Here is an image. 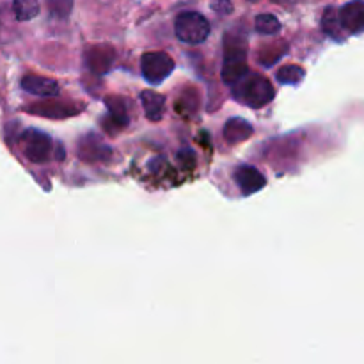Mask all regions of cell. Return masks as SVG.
I'll return each instance as SVG.
<instances>
[{"label":"cell","mask_w":364,"mask_h":364,"mask_svg":"<svg viewBox=\"0 0 364 364\" xmlns=\"http://www.w3.org/2000/svg\"><path fill=\"white\" fill-rule=\"evenodd\" d=\"M233 87L235 98L238 100L244 105L252 107V109H262L267 103H270L274 100V85L270 84V80L267 77L259 73H247L237 82V84L231 85Z\"/></svg>","instance_id":"cell-1"},{"label":"cell","mask_w":364,"mask_h":364,"mask_svg":"<svg viewBox=\"0 0 364 364\" xmlns=\"http://www.w3.org/2000/svg\"><path fill=\"white\" fill-rule=\"evenodd\" d=\"M247 48L245 39L238 36H226L224 39V63L223 80L233 85L249 71L247 68Z\"/></svg>","instance_id":"cell-2"},{"label":"cell","mask_w":364,"mask_h":364,"mask_svg":"<svg viewBox=\"0 0 364 364\" xmlns=\"http://www.w3.org/2000/svg\"><path fill=\"white\" fill-rule=\"evenodd\" d=\"M174 34L187 45H199L210 36V23L203 14L187 11V13L178 14L174 21Z\"/></svg>","instance_id":"cell-3"},{"label":"cell","mask_w":364,"mask_h":364,"mask_svg":"<svg viewBox=\"0 0 364 364\" xmlns=\"http://www.w3.org/2000/svg\"><path fill=\"white\" fill-rule=\"evenodd\" d=\"M21 149H23L25 156L31 160L32 164H45L48 162L52 156V139L48 134L36 128H28L21 134Z\"/></svg>","instance_id":"cell-4"},{"label":"cell","mask_w":364,"mask_h":364,"mask_svg":"<svg viewBox=\"0 0 364 364\" xmlns=\"http://www.w3.org/2000/svg\"><path fill=\"white\" fill-rule=\"evenodd\" d=\"M174 70V60L166 52H146L141 57L142 77L149 84H162Z\"/></svg>","instance_id":"cell-5"},{"label":"cell","mask_w":364,"mask_h":364,"mask_svg":"<svg viewBox=\"0 0 364 364\" xmlns=\"http://www.w3.org/2000/svg\"><path fill=\"white\" fill-rule=\"evenodd\" d=\"M78 156L87 164L109 162L112 156V148L100 135L87 134L78 141Z\"/></svg>","instance_id":"cell-6"},{"label":"cell","mask_w":364,"mask_h":364,"mask_svg":"<svg viewBox=\"0 0 364 364\" xmlns=\"http://www.w3.org/2000/svg\"><path fill=\"white\" fill-rule=\"evenodd\" d=\"M82 109L84 107L77 105V103L60 102V100L50 98L48 102L28 105L27 112L34 114V116L48 117V119H66V117H73L77 114H80Z\"/></svg>","instance_id":"cell-7"},{"label":"cell","mask_w":364,"mask_h":364,"mask_svg":"<svg viewBox=\"0 0 364 364\" xmlns=\"http://www.w3.org/2000/svg\"><path fill=\"white\" fill-rule=\"evenodd\" d=\"M105 105L109 112H107V116L102 119V127L105 128L107 134H119V132L124 130V128L128 127V123H130L127 103H124V100L119 98V96H107Z\"/></svg>","instance_id":"cell-8"},{"label":"cell","mask_w":364,"mask_h":364,"mask_svg":"<svg viewBox=\"0 0 364 364\" xmlns=\"http://www.w3.org/2000/svg\"><path fill=\"white\" fill-rule=\"evenodd\" d=\"M235 181H237L238 188H240V192L244 196L256 194V192H259L267 185L265 176L256 167L251 166L238 167L235 171Z\"/></svg>","instance_id":"cell-9"},{"label":"cell","mask_w":364,"mask_h":364,"mask_svg":"<svg viewBox=\"0 0 364 364\" xmlns=\"http://www.w3.org/2000/svg\"><path fill=\"white\" fill-rule=\"evenodd\" d=\"M338 20L341 28L348 32H359L364 28V2L363 0H352L345 4L338 11Z\"/></svg>","instance_id":"cell-10"},{"label":"cell","mask_w":364,"mask_h":364,"mask_svg":"<svg viewBox=\"0 0 364 364\" xmlns=\"http://www.w3.org/2000/svg\"><path fill=\"white\" fill-rule=\"evenodd\" d=\"M114 57H116V52L110 45H96L91 46L85 53V63L91 68L92 73L103 75L110 70L114 63Z\"/></svg>","instance_id":"cell-11"},{"label":"cell","mask_w":364,"mask_h":364,"mask_svg":"<svg viewBox=\"0 0 364 364\" xmlns=\"http://www.w3.org/2000/svg\"><path fill=\"white\" fill-rule=\"evenodd\" d=\"M21 87L34 96L41 98H55L59 95V84L53 78L39 77V75H25L21 78Z\"/></svg>","instance_id":"cell-12"},{"label":"cell","mask_w":364,"mask_h":364,"mask_svg":"<svg viewBox=\"0 0 364 364\" xmlns=\"http://www.w3.org/2000/svg\"><path fill=\"white\" fill-rule=\"evenodd\" d=\"M255 134V128L249 121L242 119V117H231L226 121L223 128V137L228 144H238V142H245L251 135Z\"/></svg>","instance_id":"cell-13"},{"label":"cell","mask_w":364,"mask_h":364,"mask_svg":"<svg viewBox=\"0 0 364 364\" xmlns=\"http://www.w3.org/2000/svg\"><path fill=\"white\" fill-rule=\"evenodd\" d=\"M141 103L144 109L146 117L149 121H160L164 117V109H166V100L162 95L155 91H142Z\"/></svg>","instance_id":"cell-14"},{"label":"cell","mask_w":364,"mask_h":364,"mask_svg":"<svg viewBox=\"0 0 364 364\" xmlns=\"http://www.w3.org/2000/svg\"><path fill=\"white\" fill-rule=\"evenodd\" d=\"M13 11L18 21H28L39 14V0H13Z\"/></svg>","instance_id":"cell-15"},{"label":"cell","mask_w":364,"mask_h":364,"mask_svg":"<svg viewBox=\"0 0 364 364\" xmlns=\"http://www.w3.org/2000/svg\"><path fill=\"white\" fill-rule=\"evenodd\" d=\"M277 80L284 85H297L301 84L302 78L306 77V71L301 66H283L277 70Z\"/></svg>","instance_id":"cell-16"},{"label":"cell","mask_w":364,"mask_h":364,"mask_svg":"<svg viewBox=\"0 0 364 364\" xmlns=\"http://www.w3.org/2000/svg\"><path fill=\"white\" fill-rule=\"evenodd\" d=\"M255 28L259 34L274 36L281 31V23L274 14H259L255 20Z\"/></svg>","instance_id":"cell-17"},{"label":"cell","mask_w":364,"mask_h":364,"mask_svg":"<svg viewBox=\"0 0 364 364\" xmlns=\"http://www.w3.org/2000/svg\"><path fill=\"white\" fill-rule=\"evenodd\" d=\"M46 6H48L50 14L53 18L64 20V18L70 16L71 9H73V0H46Z\"/></svg>","instance_id":"cell-18"},{"label":"cell","mask_w":364,"mask_h":364,"mask_svg":"<svg viewBox=\"0 0 364 364\" xmlns=\"http://www.w3.org/2000/svg\"><path fill=\"white\" fill-rule=\"evenodd\" d=\"M322 27L323 31L327 32L329 36H333V38H338L340 36V20H338V11L333 9V7H329V9L326 11V14H323L322 18Z\"/></svg>","instance_id":"cell-19"},{"label":"cell","mask_w":364,"mask_h":364,"mask_svg":"<svg viewBox=\"0 0 364 364\" xmlns=\"http://www.w3.org/2000/svg\"><path fill=\"white\" fill-rule=\"evenodd\" d=\"M212 9L219 14L233 13V4L231 0H212Z\"/></svg>","instance_id":"cell-20"},{"label":"cell","mask_w":364,"mask_h":364,"mask_svg":"<svg viewBox=\"0 0 364 364\" xmlns=\"http://www.w3.org/2000/svg\"><path fill=\"white\" fill-rule=\"evenodd\" d=\"M178 159H180L181 166L185 167H194L196 164V156L191 149H183V151H180V156H178Z\"/></svg>","instance_id":"cell-21"},{"label":"cell","mask_w":364,"mask_h":364,"mask_svg":"<svg viewBox=\"0 0 364 364\" xmlns=\"http://www.w3.org/2000/svg\"><path fill=\"white\" fill-rule=\"evenodd\" d=\"M249 2H258V0H249Z\"/></svg>","instance_id":"cell-22"}]
</instances>
